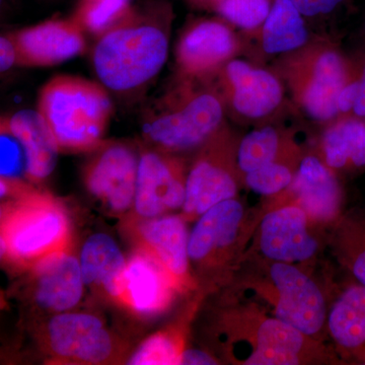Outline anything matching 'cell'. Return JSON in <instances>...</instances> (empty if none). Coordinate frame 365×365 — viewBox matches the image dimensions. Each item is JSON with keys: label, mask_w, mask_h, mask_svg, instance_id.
Here are the masks:
<instances>
[{"label": "cell", "mask_w": 365, "mask_h": 365, "mask_svg": "<svg viewBox=\"0 0 365 365\" xmlns=\"http://www.w3.org/2000/svg\"><path fill=\"white\" fill-rule=\"evenodd\" d=\"M364 31H365V23H364Z\"/></svg>", "instance_id": "cell-37"}, {"label": "cell", "mask_w": 365, "mask_h": 365, "mask_svg": "<svg viewBox=\"0 0 365 365\" xmlns=\"http://www.w3.org/2000/svg\"><path fill=\"white\" fill-rule=\"evenodd\" d=\"M272 4L271 0H216L215 9L227 23L255 31L263 26Z\"/></svg>", "instance_id": "cell-31"}, {"label": "cell", "mask_w": 365, "mask_h": 365, "mask_svg": "<svg viewBox=\"0 0 365 365\" xmlns=\"http://www.w3.org/2000/svg\"><path fill=\"white\" fill-rule=\"evenodd\" d=\"M7 122L25 150L29 181L39 182L49 177L56 167L60 148L45 118L39 111L21 110L7 118Z\"/></svg>", "instance_id": "cell-22"}, {"label": "cell", "mask_w": 365, "mask_h": 365, "mask_svg": "<svg viewBox=\"0 0 365 365\" xmlns=\"http://www.w3.org/2000/svg\"><path fill=\"white\" fill-rule=\"evenodd\" d=\"M127 261L109 235H91L83 244L79 256L85 284L98 288L117 302Z\"/></svg>", "instance_id": "cell-23"}, {"label": "cell", "mask_w": 365, "mask_h": 365, "mask_svg": "<svg viewBox=\"0 0 365 365\" xmlns=\"http://www.w3.org/2000/svg\"><path fill=\"white\" fill-rule=\"evenodd\" d=\"M321 158L335 173L365 169V119L345 115L326 127L321 140Z\"/></svg>", "instance_id": "cell-24"}, {"label": "cell", "mask_w": 365, "mask_h": 365, "mask_svg": "<svg viewBox=\"0 0 365 365\" xmlns=\"http://www.w3.org/2000/svg\"><path fill=\"white\" fill-rule=\"evenodd\" d=\"M186 178L179 160L160 150L144 151L139 157L134 208L143 220L182 208Z\"/></svg>", "instance_id": "cell-11"}, {"label": "cell", "mask_w": 365, "mask_h": 365, "mask_svg": "<svg viewBox=\"0 0 365 365\" xmlns=\"http://www.w3.org/2000/svg\"><path fill=\"white\" fill-rule=\"evenodd\" d=\"M340 232L341 258L356 282L365 287V218L345 220Z\"/></svg>", "instance_id": "cell-30"}, {"label": "cell", "mask_w": 365, "mask_h": 365, "mask_svg": "<svg viewBox=\"0 0 365 365\" xmlns=\"http://www.w3.org/2000/svg\"><path fill=\"white\" fill-rule=\"evenodd\" d=\"M130 2L131 0H83L73 21L83 32L101 37L130 14Z\"/></svg>", "instance_id": "cell-27"}, {"label": "cell", "mask_w": 365, "mask_h": 365, "mask_svg": "<svg viewBox=\"0 0 365 365\" xmlns=\"http://www.w3.org/2000/svg\"><path fill=\"white\" fill-rule=\"evenodd\" d=\"M189 235L186 218L172 215L143 220L135 232L139 249L158 262L180 292L192 285Z\"/></svg>", "instance_id": "cell-16"}, {"label": "cell", "mask_w": 365, "mask_h": 365, "mask_svg": "<svg viewBox=\"0 0 365 365\" xmlns=\"http://www.w3.org/2000/svg\"><path fill=\"white\" fill-rule=\"evenodd\" d=\"M245 216L244 205L237 198L216 204L199 216L189 235L191 263H208L232 248L241 237Z\"/></svg>", "instance_id": "cell-20"}, {"label": "cell", "mask_w": 365, "mask_h": 365, "mask_svg": "<svg viewBox=\"0 0 365 365\" xmlns=\"http://www.w3.org/2000/svg\"><path fill=\"white\" fill-rule=\"evenodd\" d=\"M217 360L200 349H185L182 353L180 364L184 365H215L217 364Z\"/></svg>", "instance_id": "cell-36"}, {"label": "cell", "mask_w": 365, "mask_h": 365, "mask_svg": "<svg viewBox=\"0 0 365 365\" xmlns=\"http://www.w3.org/2000/svg\"><path fill=\"white\" fill-rule=\"evenodd\" d=\"M268 278L273 316L317 340L327 328L329 312L318 283L299 266L282 262H271Z\"/></svg>", "instance_id": "cell-7"}, {"label": "cell", "mask_w": 365, "mask_h": 365, "mask_svg": "<svg viewBox=\"0 0 365 365\" xmlns=\"http://www.w3.org/2000/svg\"><path fill=\"white\" fill-rule=\"evenodd\" d=\"M245 331V365H297L314 359L317 340L275 317L253 314Z\"/></svg>", "instance_id": "cell-12"}, {"label": "cell", "mask_w": 365, "mask_h": 365, "mask_svg": "<svg viewBox=\"0 0 365 365\" xmlns=\"http://www.w3.org/2000/svg\"><path fill=\"white\" fill-rule=\"evenodd\" d=\"M241 41L222 21H197L182 34L176 48L179 76L205 81L235 58Z\"/></svg>", "instance_id": "cell-9"}, {"label": "cell", "mask_w": 365, "mask_h": 365, "mask_svg": "<svg viewBox=\"0 0 365 365\" xmlns=\"http://www.w3.org/2000/svg\"><path fill=\"white\" fill-rule=\"evenodd\" d=\"M304 16L331 13L344 0H290Z\"/></svg>", "instance_id": "cell-33"}, {"label": "cell", "mask_w": 365, "mask_h": 365, "mask_svg": "<svg viewBox=\"0 0 365 365\" xmlns=\"http://www.w3.org/2000/svg\"><path fill=\"white\" fill-rule=\"evenodd\" d=\"M18 64V52L11 36L0 38V71H7Z\"/></svg>", "instance_id": "cell-34"}, {"label": "cell", "mask_w": 365, "mask_h": 365, "mask_svg": "<svg viewBox=\"0 0 365 365\" xmlns=\"http://www.w3.org/2000/svg\"><path fill=\"white\" fill-rule=\"evenodd\" d=\"M138 165L130 146L108 144L86 168V188L112 212L123 213L134 204Z\"/></svg>", "instance_id": "cell-14"}, {"label": "cell", "mask_w": 365, "mask_h": 365, "mask_svg": "<svg viewBox=\"0 0 365 365\" xmlns=\"http://www.w3.org/2000/svg\"><path fill=\"white\" fill-rule=\"evenodd\" d=\"M179 76L144 114V138L163 153L200 150L225 126V106L210 85Z\"/></svg>", "instance_id": "cell-1"}, {"label": "cell", "mask_w": 365, "mask_h": 365, "mask_svg": "<svg viewBox=\"0 0 365 365\" xmlns=\"http://www.w3.org/2000/svg\"><path fill=\"white\" fill-rule=\"evenodd\" d=\"M327 329L345 359L365 364V287H346L329 309Z\"/></svg>", "instance_id": "cell-21"}, {"label": "cell", "mask_w": 365, "mask_h": 365, "mask_svg": "<svg viewBox=\"0 0 365 365\" xmlns=\"http://www.w3.org/2000/svg\"><path fill=\"white\" fill-rule=\"evenodd\" d=\"M38 111L60 150L88 151L102 145L113 104L104 86L78 76H59L40 91Z\"/></svg>", "instance_id": "cell-3"}, {"label": "cell", "mask_w": 365, "mask_h": 365, "mask_svg": "<svg viewBox=\"0 0 365 365\" xmlns=\"http://www.w3.org/2000/svg\"><path fill=\"white\" fill-rule=\"evenodd\" d=\"M312 222L306 211L294 202L269 211L259 227L262 256L270 262L295 265L314 259L319 244L311 232Z\"/></svg>", "instance_id": "cell-13"}, {"label": "cell", "mask_w": 365, "mask_h": 365, "mask_svg": "<svg viewBox=\"0 0 365 365\" xmlns=\"http://www.w3.org/2000/svg\"><path fill=\"white\" fill-rule=\"evenodd\" d=\"M356 59L359 62V93L351 115L365 119V52Z\"/></svg>", "instance_id": "cell-35"}, {"label": "cell", "mask_w": 365, "mask_h": 365, "mask_svg": "<svg viewBox=\"0 0 365 365\" xmlns=\"http://www.w3.org/2000/svg\"><path fill=\"white\" fill-rule=\"evenodd\" d=\"M47 344L55 357L76 364H102L115 353L111 333L91 314H55L48 323Z\"/></svg>", "instance_id": "cell-10"}, {"label": "cell", "mask_w": 365, "mask_h": 365, "mask_svg": "<svg viewBox=\"0 0 365 365\" xmlns=\"http://www.w3.org/2000/svg\"><path fill=\"white\" fill-rule=\"evenodd\" d=\"M182 338L175 330L160 331L144 340L127 364L132 365L180 364L184 351Z\"/></svg>", "instance_id": "cell-28"}, {"label": "cell", "mask_w": 365, "mask_h": 365, "mask_svg": "<svg viewBox=\"0 0 365 365\" xmlns=\"http://www.w3.org/2000/svg\"><path fill=\"white\" fill-rule=\"evenodd\" d=\"M302 158L289 132L273 125L254 129L237 144V165L242 176L277 160Z\"/></svg>", "instance_id": "cell-25"}, {"label": "cell", "mask_w": 365, "mask_h": 365, "mask_svg": "<svg viewBox=\"0 0 365 365\" xmlns=\"http://www.w3.org/2000/svg\"><path fill=\"white\" fill-rule=\"evenodd\" d=\"M278 71L297 107L314 121L330 123L339 117L338 98L356 73L357 61L319 41L285 54Z\"/></svg>", "instance_id": "cell-5"}, {"label": "cell", "mask_w": 365, "mask_h": 365, "mask_svg": "<svg viewBox=\"0 0 365 365\" xmlns=\"http://www.w3.org/2000/svg\"><path fill=\"white\" fill-rule=\"evenodd\" d=\"M30 269L33 299L43 311L66 313L81 302L86 287L81 262L68 249L48 255Z\"/></svg>", "instance_id": "cell-17"}, {"label": "cell", "mask_w": 365, "mask_h": 365, "mask_svg": "<svg viewBox=\"0 0 365 365\" xmlns=\"http://www.w3.org/2000/svg\"><path fill=\"white\" fill-rule=\"evenodd\" d=\"M179 292L158 262L138 249L127 261L117 302L141 318H155L169 309Z\"/></svg>", "instance_id": "cell-15"}, {"label": "cell", "mask_w": 365, "mask_h": 365, "mask_svg": "<svg viewBox=\"0 0 365 365\" xmlns=\"http://www.w3.org/2000/svg\"><path fill=\"white\" fill-rule=\"evenodd\" d=\"M237 148L234 136L223 126L205 145L186 178L182 213L195 220L216 204L235 198L239 190Z\"/></svg>", "instance_id": "cell-6"}, {"label": "cell", "mask_w": 365, "mask_h": 365, "mask_svg": "<svg viewBox=\"0 0 365 365\" xmlns=\"http://www.w3.org/2000/svg\"><path fill=\"white\" fill-rule=\"evenodd\" d=\"M14 194L2 208V258L16 267L32 268L48 255L68 249L71 220L61 202L26 186Z\"/></svg>", "instance_id": "cell-4"}, {"label": "cell", "mask_w": 365, "mask_h": 365, "mask_svg": "<svg viewBox=\"0 0 365 365\" xmlns=\"http://www.w3.org/2000/svg\"><path fill=\"white\" fill-rule=\"evenodd\" d=\"M18 64L53 66L78 56L86 49L83 29L73 20L49 21L11 35Z\"/></svg>", "instance_id": "cell-18"}, {"label": "cell", "mask_w": 365, "mask_h": 365, "mask_svg": "<svg viewBox=\"0 0 365 365\" xmlns=\"http://www.w3.org/2000/svg\"><path fill=\"white\" fill-rule=\"evenodd\" d=\"M300 160H277L259 168L242 176L245 184L259 195H278L289 188Z\"/></svg>", "instance_id": "cell-29"}, {"label": "cell", "mask_w": 365, "mask_h": 365, "mask_svg": "<svg viewBox=\"0 0 365 365\" xmlns=\"http://www.w3.org/2000/svg\"><path fill=\"white\" fill-rule=\"evenodd\" d=\"M169 47L167 26L130 13L98 39L93 56L96 73L109 90H136L162 71Z\"/></svg>", "instance_id": "cell-2"}, {"label": "cell", "mask_w": 365, "mask_h": 365, "mask_svg": "<svg viewBox=\"0 0 365 365\" xmlns=\"http://www.w3.org/2000/svg\"><path fill=\"white\" fill-rule=\"evenodd\" d=\"M211 78L217 79V86H210L222 97L225 108L242 119H265L277 111L284 100L280 76L244 60H230Z\"/></svg>", "instance_id": "cell-8"}, {"label": "cell", "mask_w": 365, "mask_h": 365, "mask_svg": "<svg viewBox=\"0 0 365 365\" xmlns=\"http://www.w3.org/2000/svg\"><path fill=\"white\" fill-rule=\"evenodd\" d=\"M285 192L292 194L294 202L306 211L313 222H334L340 215L343 191L337 173L318 155L302 157L294 181Z\"/></svg>", "instance_id": "cell-19"}, {"label": "cell", "mask_w": 365, "mask_h": 365, "mask_svg": "<svg viewBox=\"0 0 365 365\" xmlns=\"http://www.w3.org/2000/svg\"><path fill=\"white\" fill-rule=\"evenodd\" d=\"M0 153L1 179L21 182V178L26 177V153L21 141L11 131L6 117H2L0 125Z\"/></svg>", "instance_id": "cell-32"}, {"label": "cell", "mask_w": 365, "mask_h": 365, "mask_svg": "<svg viewBox=\"0 0 365 365\" xmlns=\"http://www.w3.org/2000/svg\"><path fill=\"white\" fill-rule=\"evenodd\" d=\"M261 43L267 54H288L309 43L304 16L290 0H274L261 26Z\"/></svg>", "instance_id": "cell-26"}]
</instances>
